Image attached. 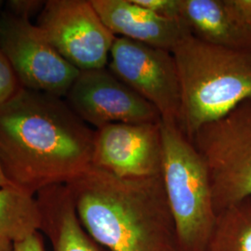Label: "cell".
I'll list each match as a JSON object with an SVG mask.
<instances>
[{"instance_id": "6da1fadb", "label": "cell", "mask_w": 251, "mask_h": 251, "mask_svg": "<svg viewBox=\"0 0 251 251\" xmlns=\"http://www.w3.org/2000/svg\"><path fill=\"white\" fill-rule=\"evenodd\" d=\"M95 130L63 98L22 88L0 106V164L16 187L36 196L92 165Z\"/></svg>"}, {"instance_id": "7a4b0ae2", "label": "cell", "mask_w": 251, "mask_h": 251, "mask_svg": "<svg viewBox=\"0 0 251 251\" xmlns=\"http://www.w3.org/2000/svg\"><path fill=\"white\" fill-rule=\"evenodd\" d=\"M66 185L82 227L108 251H180L162 175L120 178L91 165Z\"/></svg>"}, {"instance_id": "3957f363", "label": "cell", "mask_w": 251, "mask_h": 251, "mask_svg": "<svg viewBox=\"0 0 251 251\" xmlns=\"http://www.w3.org/2000/svg\"><path fill=\"white\" fill-rule=\"evenodd\" d=\"M179 72V126L189 140L199 127L251 99V53L206 43L190 34L172 50Z\"/></svg>"}, {"instance_id": "277c9868", "label": "cell", "mask_w": 251, "mask_h": 251, "mask_svg": "<svg viewBox=\"0 0 251 251\" xmlns=\"http://www.w3.org/2000/svg\"><path fill=\"white\" fill-rule=\"evenodd\" d=\"M162 178L180 251H206L217 219L206 164L179 125L162 122Z\"/></svg>"}, {"instance_id": "5b68a950", "label": "cell", "mask_w": 251, "mask_h": 251, "mask_svg": "<svg viewBox=\"0 0 251 251\" xmlns=\"http://www.w3.org/2000/svg\"><path fill=\"white\" fill-rule=\"evenodd\" d=\"M206 164L217 214L251 197V99L190 139Z\"/></svg>"}, {"instance_id": "8992f818", "label": "cell", "mask_w": 251, "mask_h": 251, "mask_svg": "<svg viewBox=\"0 0 251 251\" xmlns=\"http://www.w3.org/2000/svg\"><path fill=\"white\" fill-rule=\"evenodd\" d=\"M0 50L23 88L65 98L80 71L68 63L29 19L0 18Z\"/></svg>"}, {"instance_id": "52a82bcc", "label": "cell", "mask_w": 251, "mask_h": 251, "mask_svg": "<svg viewBox=\"0 0 251 251\" xmlns=\"http://www.w3.org/2000/svg\"><path fill=\"white\" fill-rule=\"evenodd\" d=\"M49 42L79 71L105 68L117 36L90 0H49L36 25Z\"/></svg>"}, {"instance_id": "ba28073f", "label": "cell", "mask_w": 251, "mask_h": 251, "mask_svg": "<svg viewBox=\"0 0 251 251\" xmlns=\"http://www.w3.org/2000/svg\"><path fill=\"white\" fill-rule=\"evenodd\" d=\"M108 68L157 110L162 122L179 125L181 89L171 51L116 37Z\"/></svg>"}, {"instance_id": "9c48e42d", "label": "cell", "mask_w": 251, "mask_h": 251, "mask_svg": "<svg viewBox=\"0 0 251 251\" xmlns=\"http://www.w3.org/2000/svg\"><path fill=\"white\" fill-rule=\"evenodd\" d=\"M81 119L96 129L114 123H156L157 110L109 68L80 71L65 96Z\"/></svg>"}, {"instance_id": "30bf717a", "label": "cell", "mask_w": 251, "mask_h": 251, "mask_svg": "<svg viewBox=\"0 0 251 251\" xmlns=\"http://www.w3.org/2000/svg\"><path fill=\"white\" fill-rule=\"evenodd\" d=\"M92 166L120 178L161 176V121L114 123L96 129Z\"/></svg>"}, {"instance_id": "8fae6325", "label": "cell", "mask_w": 251, "mask_h": 251, "mask_svg": "<svg viewBox=\"0 0 251 251\" xmlns=\"http://www.w3.org/2000/svg\"><path fill=\"white\" fill-rule=\"evenodd\" d=\"M105 26L117 37L171 51L191 34L183 21L161 18L134 0H90Z\"/></svg>"}, {"instance_id": "7c38bea8", "label": "cell", "mask_w": 251, "mask_h": 251, "mask_svg": "<svg viewBox=\"0 0 251 251\" xmlns=\"http://www.w3.org/2000/svg\"><path fill=\"white\" fill-rule=\"evenodd\" d=\"M181 20L198 39L251 53V27L231 0H180Z\"/></svg>"}, {"instance_id": "4fadbf2b", "label": "cell", "mask_w": 251, "mask_h": 251, "mask_svg": "<svg viewBox=\"0 0 251 251\" xmlns=\"http://www.w3.org/2000/svg\"><path fill=\"white\" fill-rule=\"evenodd\" d=\"M42 216L41 231L53 251H108L82 227L66 184L50 186L36 194Z\"/></svg>"}, {"instance_id": "5bb4252c", "label": "cell", "mask_w": 251, "mask_h": 251, "mask_svg": "<svg viewBox=\"0 0 251 251\" xmlns=\"http://www.w3.org/2000/svg\"><path fill=\"white\" fill-rule=\"evenodd\" d=\"M42 216L36 196L15 185L0 188V237L23 241L41 231Z\"/></svg>"}, {"instance_id": "9a60e30c", "label": "cell", "mask_w": 251, "mask_h": 251, "mask_svg": "<svg viewBox=\"0 0 251 251\" xmlns=\"http://www.w3.org/2000/svg\"><path fill=\"white\" fill-rule=\"evenodd\" d=\"M206 251H251V197L217 214Z\"/></svg>"}, {"instance_id": "2e32d148", "label": "cell", "mask_w": 251, "mask_h": 251, "mask_svg": "<svg viewBox=\"0 0 251 251\" xmlns=\"http://www.w3.org/2000/svg\"><path fill=\"white\" fill-rule=\"evenodd\" d=\"M22 88L13 68L0 50V106L15 96Z\"/></svg>"}, {"instance_id": "e0dca14e", "label": "cell", "mask_w": 251, "mask_h": 251, "mask_svg": "<svg viewBox=\"0 0 251 251\" xmlns=\"http://www.w3.org/2000/svg\"><path fill=\"white\" fill-rule=\"evenodd\" d=\"M134 2L161 18L182 21L180 0H134Z\"/></svg>"}, {"instance_id": "ac0fdd59", "label": "cell", "mask_w": 251, "mask_h": 251, "mask_svg": "<svg viewBox=\"0 0 251 251\" xmlns=\"http://www.w3.org/2000/svg\"><path fill=\"white\" fill-rule=\"evenodd\" d=\"M46 2L38 0H12L9 1L10 13L22 18L29 19L37 11L42 10Z\"/></svg>"}, {"instance_id": "d6986e66", "label": "cell", "mask_w": 251, "mask_h": 251, "mask_svg": "<svg viewBox=\"0 0 251 251\" xmlns=\"http://www.w3.org/2000/svg\"><path fill=\"white\" fill-rule=\"evenodd\" d=\"M14 251H46L40 232L34 233L26 239L14 244Z\"/></svg>"}, {"instance_id": "ffe728a7", "label": "cell", "mask_w": 251, "mask_h": 251, "mask_svg": "<svg viewBox=\"0 0 251 251\" xmlns=\"http://www.w3.org/2000/svg\"><path fill=\"white\" fill-rule=\"evenodd\" d=\"M233 8L243 21L251 27V0H231Z\"/></svg>"}, {"instance_id": "44dd1931", "label": "cell", "mask_w": 251, "mask_h": 251, "mask_svg": "<svg viewBox=\"0 0 251 251\" xmlns=\"http://www.w3.org/2000/svg\"><path fill=\"white\" fill-rule=\"evenodd\" d=\"M0 251H14V243L7 238L0 237Z\"/></svg>"}, {"instance_id": "7402d4cb", "label": "cell", "mask_w": 251, "mask_h": 251, "mask_svg": "<svg viewBox=\"0 0 251 251\" xmlns=\"http://www.w3.org/2000/svg\"><path fill=\"white\" fill-rule=\"evenodd\" d=\"M9 185H13V184L5 176L4 171L2 170V167H1V164H0V188L9 186Z\"/></svg>"}]
</instances>
